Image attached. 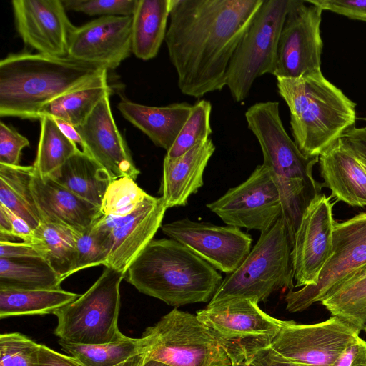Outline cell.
<instances>
[{"label":"cell","mask_w":366,"mask_h":366,"mask_svg":"<svg viewBox=\"0 0 366 366\" xmlns=\"http://www.w3.org/2000/svg\"><path fill=\"white\" fill-rule=\"evenodd\" d=\"M30 186L41 222L83 232L102 216L99 207L76 195L51 176H41L34 168Z\"/></svg>","instance_id":"21"},{"label":"cell","mask_w":366,"mask_h":366,"mask_svg":"<svg viewBox=\"0 0 366 366\" xmlns=\"http://www.w3.org/2000/svg\"><path fill=\"white\" fill-rule=\"evenodd\" d=\"M330 197L318 194L303 213L292 251L295 287L315 285L332 252L335 221Z\"/></svg>","instance_id":"16"},{"label":"cell","mask_w":366,"mask_h":366,"mask_svg":"<svg viewBox=\"0 0 366 366\" xmlns=\"http://www.w3.org/2000/svg\"><path fill=\"white\" fill-rule=\"evenodd\" d=\"M142 336L149 340L146 360L169 366H231L225 351L193 314L175 308Z\"/></svg>","instance_id":"9"},{"label":"cell","mask_w":366,"mask_h":366,"mask_svg":"<svg viewBox=\"0 0 366 366\" xmlns=\"http://www.w3.org/2000/svg\"><path fill=\"white\" fill-rule=\"evenodd\" d=\"M1 206L4 208L10 219L13 237L20 238L24 242H31L34 229L24 219L16 215L3 205Z\"/></svg>","instance_id":"46"},{"label":"cell","mask_w":366,"mask_h":366,"mask_svg":"<svg viewBox=\"0 0 366 366\" xmlns=\"http://www.w3.org/2000/svg\"><path fill=\"white\" fill-rule=\"evenodd\" d=\"M318 162L322 185L331 190L330 197L353 207L366 206V172L341 139L319 156Z\"/></svg>","instance_id":"22"},{"label":"cell","mask_w":366,"mask_h":366,"mask_svg":"<svg viewBox=\"0 0 366 366\" xmlns=\"http://www.w3.org/2000/svg\"><path fill=\"white\" fill-rule=\"evenodd\" d=\"M171 0H137L132 15V51L147 61L154 58L167 31Z\"/></svg>","instance_id":"26"},{"label":"cell","mask_w":366,"mask_h":366,"mask_svg":"<svg viewBox=\"0 0 366 366\" xmlns=\"http://www.w3.org/2000/svg\"><path fill=\"white\" fill-rule=\"evenodd\" d=\"M249 362L254 366H300L279 357L269 348L258 352Z\"/></svg>","instance_id":"47"},{"label":"cell","mask_w":366,"mask_h":366,"mask_svg":"<svg viewBox=\"0 0 366 366\" xmlns=\"http://www.w3.org/2000/svg\"><path fill=\"white\" fill-rule=\"evenodd\" d=\"M212 105L201 99L192 105L191 113L166 156L174 159L184 154L197 144L206 142L212 130L210 125Z\"/></svg>","instance_id":"34"},{"label":"cell","mask_w":366,"mask_h":366,"mask_svg":"<svg viewBox=\"0 0 366 366\" xmlns=\"http://www.w3.org/2000/svg\"><path fill=\"white\" fill-rule=\"evenodd\" d=\"M29 141L12 127L0 123V164L19 165L21 151Z\"/></svg>","instance_id":"39"},{"label":"cell","mask_w":366,"mask_h":366,"mask_svg":"<svg viewBox=\"0 0 366 366\" xmlns=\"http://www.w3.org/2000/svg\"><path fill=\"white\" fill-rule=\"evenodd\" d=\"M231 366H254L249 361L241 362H233Z\"/></svg>","instance_id":"53"},{"label":"cell","mask_w":366,"mask_h":366,"mask_svg":"<svg viewBox=\"0 0 366 366\" xmlns=\"http://www.w3.org/2000/svg\"><path fill=\"white\" fill-rule=\"evenodd\" d=\"M124 279L139 292L175 307L210 301L223 281L214 267L171 238L153 239Z\"/></svg>","instance_id":"3"},{"label":"cell","mask_w":366,"mask_h":366,"mask_svg":"<svg viewBox=\"0 0 366 366\" xmlns=\"http://www.w3.org/2000/svg\"><path fill=\"white\" fill-rule=\"evenodd\" d=\"M0 258L44 259L36 244L24 241L14 242L10 240L0 241Z\"/></svg>","instance_id":"42"},{"label":"cell","mask_w":366,"mask_h":366,"mask_svg":"<svg viewBox=\"0 0 366 366\" xmlns=\"http://www.w3.org/2000/svg\"><path fill=\"white\" fill-rule=\"evenodd\" d=\"M341 140L355 155L366 161V126L351 128L342 135Z\"/></svg>","instance_id":"45"},{"label":"cell","mask_w":366,"mask_h":366,"mask_svg":"<svg viewBox=\"0 0 366 366\" xmlns=\"http://www.w3.org/2000/svg\"><path fill=\"white\" fill-rule=\"evenodd\" d=\"M54 119L56 122L57 125L59 126V127L61 130V132L69 139H70L71 141H73L76 144H80L81 148L83 147L82 139H81V137L79 136V133L77 132L76 128L73 125H71V124H69L64 120H61V119H59L57 118H54Z\"/></svg>","instance_id":"48"},{"label":"cell","mask_w":366,"mask_h":366,"mask_svg":"<svg viewBox=\"0 0 366 366\" xmlns=\"http://www.w3.org/2000/svg\"><path fill=\"white\" fill-rule=\"evenodd\" d=\"M11 4L16 28L25 44L39 54L68 56L76 26L61 0H14Z\"/></svg>","instance_id":"17"},{"label":"cell","mask_w":366,"mask_h":366,"mask_svg":"<svg viewBox=\"0 0 366 366\" xmlns=\"http://www.w3.org/2000/svg\"><path fill=\"white\" fill-rule=\"evenodd\" d=\"M105 71L69 56L10 54L0 61V116L39 119L48 104Z\"/></svg>","instance_id":"2"},{"label":"cell","mask_w":366,"mask_h":366,"mask_svg":"<svg viewBox=\"0 0 366 366\" xmlns=\"http://www.w3.org/2000/svg\"><path fill=\"white\" fill-rule=\"evenodd\" d=\"M365 121L366 122V117L364 118Z\"/></svg>","instance_id":"55"},{"label":"cell","mask_w":366,"mask_h":366,"mask_svg":"<svg viewBox=\"0 0 366 366\" xmlns=\"http://www.w3.org/2000/svg\"><path fill=\"white\" fill-rule=\"evenodd\" d=\"M66 10L89 16H132L137 0H61Z\"/></svg>","instance_id":"38"},{"label":"cell","mask_w":366,"mask_h":366,"mask_svg":"<svg viewBox=\"0 0 366 366\" xmlns=\"http://www.w3.org/2000/svg\"><path fill=\"white\" fill-rule=\"evenodd\" d=\"M331 366H366V341L357 337L345 347Z\"/></svg>","instance_id":"43"},{"label":"cell","mask_w":366,"mask_h":366,"mask_svg":"<svg viewBox=\"0 0 366 366\" xmlns=\"http://www.w3.org/2000/svg\"><path fill=\"white\" fill-rule=\"evenodd\" d=\"M65 352L76 358L84 366H115L137 354L147 352L149 340L146 337L124 336L109 343L79 345L59 340Z\"/></svg>","instance_id":"31"},{"label":"cell","mask_w":366,"mask_h":366,"mask_svg":"<svg viewBox=\"0 0 366 366\" xmlns=\"http://www.w3.org/2000/svg\"><path fill=\"white\" fill-rule=\"evenodd\" d=\"M81 295L56 290L0 289V318L54 314Z\"/></svg>","instance_id":"28"},{"label":"cell","mask_w":366,"mask_h":366,"mask_svg":"<svg viewBox=\"0 0 366 366\" xmlns=\"http://www.w3.org/2000/svg\"><path fill=\"white\" fill-rule=\"evenodd\" d=\"M106 96L89 117L74 127L83 142L82 151L103 167L113 179L129 177L136 180L140 172L118 130Z\"/></svg>","instance_id":"20"},{"label":"cell","mask_w":366,"mask_h":366,"mask_svg":"<svg viewBox=\"0 0 366 366\" xmlns=\"http://www.w3.org/2000/svg\"><path fill=\"white\" fill-rule=\"evenodd\" d=\"M245 117L261 147L262 164L274 177L282 201V217L294 239L306 208L320 194L322 187L312 176L319 157L305 156L289 137L277 102H257L247 109Z\"/></svg>","instance_id":"4"},{"label":"cell","mask_w":366,"mask_h":366,"mask_svg":"<svg viewBox=\"0 0 366 366\" xmlns=\"http://www.w3.org/2000/svg\"><path fill=\"white\" fill-rule=\"evenodd\" d=\"M192 105L173 103L165 107H150L122 99L117 108L122 116L144 133L157 147L167 152L174 143L187 120Z\"/></svg>","instance_id":"24"},{"label":"cell","mask_w":366,"mask_h":366,"mask_svg":"<svg viewBox=\"0 0 366 366\" xmlns=\"http://www.w3.org/2000/svg\"><path fill=\"white\" fill-rule=\"evenodd\" d=\"M207 207L227 225L261 232L270 229L282 214L278 186L264 164Z\"/></svg>","instance_id":"14"},{"label":"cell","mask_w":366,"mask_h":366,"mask_svg":"<svg viewBox=\"0 0 366 366\" xmlns=\"http://www.w3.org/2000/svg\"><path fill=\"white\" fill-rule=\"evenodd\" d=\"M287 104L294 142L307 157H319L356 122V104L322 73L299 78L277 77Z\"/></svg>","instance_id":"5"},{"label":"cell","mask_w":366,"mask_h":366,"mask_svg":"<svg viewBox=\"0 0 366 366\" xmlns=\"http://www.w3.org/2000/svg\"><path fill=\"white\" fill-rule=\"evenodd\" d=\"M76 232L69 227L48 222H41L34 231L31 242L37 245L44 259L62 280L73 274Z\"/></svg>","instance_id":"29"},{"label":"cell","mask_w":366,"mask_h":366,"mask_svg":"<svg viewBox=\"0 0 366 366\" xmlns=\"http://www.w3.org/2000/svg\"><path fill=\"white\" fill-rule=\"evenodd\" d=\"M41 132L33 167L42 177L50 176L79 152L77 144L59 129L53 117L40 118Z\"/></svg>","instance_id":"32"},{"label":"cell","mask_w":366,"mask_h":366,"mask_svg":"<svg viewBox=\"0 0 366 366\" xmlns=\"http://www.w3.org/2000/svg\"><path fill=\"white\" fill-rule=\"evenodd\" d=\"M146 352L137 354L115 366H142L146 361Z\"/></svg>","instance_id":"50"},{"label":"cell","mask_w":366,"mask_h":366,"mask_svg":"<svg viewBox=\"0 0 366 366\" xmlns=\"http://www.w3.org/2000/svg\"><path fill=\"white\" fill-rule=\"evenodd\" d=\"M123 279V273L105 267L86 292L54 313L56 336L79 345L105 344L124 337L118 327Z\"/></svg>","instance_id":"7"},{"label":"cell","mask_w":366,"mask_h":366,"mask_svg":"<svg viewBox=\"0 0 366 366\" xmlns=\"http://www.w3.org/2000/svg\"><path fill=\"white\" fill-rule=\"evenodd\" d=\"M323 11L347 16L354 20L366 22V0H309Z\"/></svg>","instance_id":"41"},{"label":"cell","mask_w":366,"mask_h":366,"mask_svg":"<svg viewBox=\"0 0 366 366\" xmlns=\"http://www.w3.org/2000/svg\"><path fill=\"white\" fill-rule=\"evenodd\" d=\"M167 207L162 197L147 194L132 213L119 217L117 225L105 241V267L123 274L154 239Z\"/></svg>","instance_id":"19"},{"label":"cell","mask_w":366,"mask_h":366,"mask_svg":"<svg viewBox=\"0 0 366 366\" xmlns=\"http://www.w3.org/2000/svg\"><path fill=\"white\" fill-rule=\"evenodd\" d=\"M0 204L24 219L34 229L41 222L39 216L28 203L1 179Z\"/></svg>","instance_id":"40"},{"label":"cell","mask_w":366,"mask_h":366,"mask_svg":"<svg viewBox=\"0 0 366 366\" xmlns=\"http://www.w3.org/2000/svg\"><path fill=\"white\" fill-rule=\"evenodd\" d=\"M135 180L129 177L114 179L104 194L100 206L104 216L123 217L134 211L147 196Z\"/></svg>","instance_id":"35"},{"label":"cell","mask_w":366,"mask_h":366,"mask_svg":"<svg viewBox=\"0 0 366 366\" xmlns=\"http://www.w3.org/2000/svg\"><path fill=\"white\" fill-rule=\"evenodd\" d=\"M360 330L336 316L315 324L285 321L269 347L279 357L300 366H331Z\"/></svg>","instance_id":"12"},{"label":"cell","mask_w":366,"mask_h":366,"mask_svg":"<svg viewBox=\"0 0 366 366\" xmlns=\"http://www.w3.org/2000/svg\"><path fill=\"white\" fill-rule=\"evenodd\" d=\"M107 259L104 244L92 227L76 233V259L73 274L89 267H105Z\"/></svg>","instance_id":"37"},{"label":"cell","mask_w":366,"mask_h":366,"mask_svg":"<svg viewBox=\"0 0 366 366\" xmlns=\"http://www.w3.org/2000/svg\"><path fill=\"white\" fill-rule=\"evenodd\" d=\"M76 195L100 208L114 179L91 156L79 150L50 175Z\"/></svg>","instance_id":"25"},{"label":"cell","mask_w":366,"mask_h":366,"mask_svg":"<svg viewBox=\"0 0 366 366\" xmlns=\"http://www.w3.org/2000/svg\"><path fill=\"white\" fill-rule=\"evenodd\" d=\"M354 154V153H353ZM356 156V155H355ZM357 157V156H356ZM360 164L362 166L363 169H365V172H366V161L357 157Z\"/></svg>","instance_id":"54"},{"label":"cell","mask_w":366,"mask_h":366,"mask_svg":"<svg viewBox=\"0 0 366 366\" xmlns=\"http://www.w3.org/2000/svg\"><path fill=\"white\" fill-rule=\"evenodd\" d=\"M142 366H169V365L157 362V361L146 360Z\"/></svg>","instance_id":"52"},{"label":"cell","mask_w":366,"mask_h":366,"mask_svg":"<svg viewBox=\"0 0 366 366\" xmlns=\"http://www.w3.org/2000/svg\"><path fill=\"white\" fill-rule=\"evenodd\" d=\"M290 0H264L229 63L226 86L234 101L248 97L253 83L274 74L277 45Z\"/></svg>","instance_id":"10"},{"label":"cell","mask_w":366,"mask_h":366,"mask_svg":"<svg viewBox=\"0 0 366 366\" xmlns=\"http://www.w3.org/2000/svg\"><path fill=\"white\" fill-rule=\"evenodd\" d=\"M366 264V212L342 222H335L332 252L317 282L290 290L285 296L286 309L301 312L321 302L352 272Z\"/></svg>","instance_id":"11"},{"label":"cell","mask_w":366,"mask_h":366,"mask_svg":"<svg viewBox=\"0 0 366 366\" xmlns=\"http://www.w3.org/2000/svg\"><path fill=\"white\" fill-rule=\"evenodd\" d=\"M162 232L179 242L216 269L229 274L246 259L252 239L240 228L194 222L189 218L162 224Z\"/></svg>","instance_id":"15"},{"label":"cell","mask_w":366,"mask_h":366,"mask_svg":"<svg viewBox=\"0 0 366 366\" xmlns=\"http://www.w3.org/2000/svg\"><path fill=\"white\" fill-rule=\"evenodd\" d=\"M40 344L19 332L0 335V366H39Z\"/></svg>","instance_id":"36"},{"label":"cell","mask_w":366,"mask_h":366,"mask_svg":"<svg viewBox=\"0 0 366 366\" xmlns=\"http://www.w3.org/2000/svg\"><path fill=\"white\" fill-rule=\"evenodd\" d=\"M62 281L44 259L0 258V289L56 290Z\"/></svg>","instance_id":"30"},{"label":"cell","mask_w":366,"mask_h":366,"mask_svg":"<svg viewBox=\"0 0 366 366\" xmlns=\"http://www.w3.org/2000/svg\"><path fill=\"white\" fill-rule=\"evenodd\" d=\"M132 16H100L74 31L68 56L114 69L132 51Z\"/></svg>","instance_id":"18"},{"label":"cell","mask_w":366,"mask_h":366,"mask_svg":"<svg viewBox=\"0 0 366 366\" xmlns=\"http://www.w3.org/2000/svg\"><path fill=\"white\" fill-rule=\"evenodd\" d=\"M112 88L105 71L87 84L63 94L45 106L40 118L49 116L64 120L74 127L81 124Z\"/></svg>","instance_id":"27"},{"label":"cell","mask_w":366,"mask_h":366,"mask_svg":"<svg viewBox=\"0 0 366 366\" xmlns=\"http://www.w3.org/2000/svg\"><path fill=\"white\" fill-rule=\"evenodd\" d=\"M215 151L211 139L174 159L164 157L159 189L167 209L185 206L189 197L204 184L203 174Z\"/></svg>","instance_id":"23"},{"label":"cell","mask_w":366,"mask_h":366,"mask_svg":"<svg viewBox=\"0 0 366 366\" xmlns=\"http://www.w3.org/2000/svg\"><path fill=\"white\" fill-rule=\"evenodd\" d=\"M322 11L309 0H290L277 45L276 78L295 79L322 73Z\"/></svg>","instance_id":"13"},{"label":"cell","mask_w":366,"mask_h":366,"mask_svg":"<svg viewBox=\"0 0 366 366\" xmlns=\"http://www.w3.org/2000/svg\"><path fill=\"white\" fill-rule=\"evenodd\" d=\"M366 276V264L352 272L342 284L360 279ZM341 284V285H342Z\"/></svg>","instance_id":"51"},{"label":"cell","mask_w":366,"mask_h":366,"mask_svg":"<svg viewBox=\"0 0 366 366\" xmlns=\"http://www.w3.org/2000/svg\"><path fill=\"white\" fill-rule=\"evenodd\" d=\"M292 246V237L281 217L261 232L246 259L223 279L209 302L236 297L264 302L277 291L293 290Z\"/></svg>","instance_id":"6"},{"label":"cell","mask_w":366,"mask_h":366,"mask_svg":"<svg viewBox=\"0 0 366 366\" xmlns=\"http://www.w3.org/2000/svg\"><path fill=\"white\" fill-rule=\"evenodd\" d=\"M39 366H84L74 357L63 355L41 344L39 351Z\"/></svg>","instance_id":"44"},{"label":"cell","mask_w":366,"mask_h":366,"mask_svg":"<svg viewBox=\"0 0 366 366\" xmlns=\"http://www.w3.org/2000/svg\"><path fill=\"white\" fill-rule=\"evenodd\" d=\"M320 302L332 316L366 332V276L339 285Z\"/></svg>","instance_id":"33"},{"label":"cell","mask_w":366,"mask_h":366,"mask_svg":"<svg viewBox=\"0 0 366 366\" xmlns=\"http://www.w3.org/2000/svg\"><path fill=\"white\" fill-rule=\"evenodd\" d=\"M0 236L13 237L10 219L4 208L0 204Z\"/></svg>","instance_id":"49"},{"label":"cell","mask_w":366,"mask_h":366,"mask_svg":"<svg viewBox=\"0 0 366 366\" xmlns=\"http://www.w3.org/2000/svg\"><path fill=\"white\" fill-rule=\"evenodd\" d=\"M264 0H171L165 42L180 92L200 98L226 86L229 63Z\"/></svg>","instance_id":"1"},{"label":"cell","mask_w":366,"mask_h":366,"mask_svg":"<svg viewBox=\"0 0 366 366\" xmlns=\"http://www.w3.org/2000/svg\"><path fill=\"white\" fill-rule=\"evenodd\" d=\"M258 304L254 299L236 297L209 302L197 312L231 364L249 361L269 348L285 322L265 313Z\"/></svg>","instance_id":"8"}]
</instances>
